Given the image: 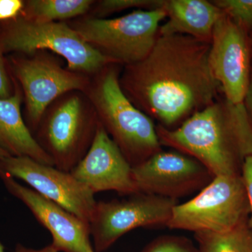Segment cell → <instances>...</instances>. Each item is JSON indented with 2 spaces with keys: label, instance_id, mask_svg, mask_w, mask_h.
Masks as SVG:
<instances>
[{
  "label": "cell",
  "instance_id": "obj_15",
  "mask_svg": "<svg viewBox=\"0 0 252 252\" xmlns=\"http://www.w3.org/2000/svg\"><path fill=\"white\" fill-rule=\"evenodd\" d=\"M167 21L160 25L159 36L187 35L211 43L214 28L223 12L206 0H165Z\"/></svg>",
  "mask_w": 252,
  "mask_h": 252
},
{
  "label": "cell",
  "instance_id": "obj_2",
  "mask_svg": "<svg viewBox=\"0 0 252 252\" xmlns=\"http://www.w3.org/2000/svg\"><path fill=\"white\" fill-rule=\"evenodd\" d=\"M161 146L193 158L215 177L240 175L244 159L252 156V121L245 107L223 94L170 130L157 126Z\"/></svg>",
  "mask_w": 252,
  "mask_h": 252
},
{
  "label": "cell",
  "instance_id": "obj_26",
  "mask_svg": "<svg viewBox=\"0 0 252 252\" xmlns=\"http://www.w3.org/2000/svg\"><path fill=\"white\" fill-rule=\"evenodd\" d=\"M245 107L250 114L252 121V91L249 93L245 102Z\"/></svg>",
  "mask_w": 252,
  "mask_h": 252
},
{
  "label": "cell",
  "instance_id": "obj_27",
  "mask_svg": "<svg viewBox=\"0 0 252 252\" xmlns=\"http://www.w3.org/2000/svg\"><path fill=\"white\" fill-rule=\"evenodd\" d=\"M9 154L6 151H4V149L0 147V160H1V159L4 158L5 157H9Z\"/></svg>",
  "mask_w": 252,
  "mask_h": 252
},
{
  "label": "cell",
  "instance_id": "obj_21",
  "mask_svg": "<svg viewBox=\"0 0 252 252\" xmlns=\"http://www.w3.org/2000/svg\"><path fill=\"white\" fill-rule=\"evenodd\" d=\"M141 252H201L187 237L166 235L150 242Z\"/></svg>",
  "mask_w": 252,
  "mask_h": 252
},
{
  "label": "cell",
  "instance_id": "obj_12",
  "mask_svg": "<svg viewBox=\"0 0 252 252\" xmlns=\"http://www.w3.org/2000/svg\"><path fill=\"white\" fill-rule=\"evenodd\" d=\"M132 175L139 193L175 200L200 191L214 179L200 162L177 151L158 152L132 167Z\"/></svg>",
  "mask_w": 252,
  "mask_h": 252
},
{
  "label": "cell",
  "instance_id": "obj_19",
  "mask_svg": "<svg viewBox=\"0 0 252 252\" xmlns=\"http://www.w3.org/2000/svg\"><path fill=\"white\" fill-rule=\"evenodd\" d=\"M165 0H102L95 1L93 9L94 17L102 18L114 13L128 9L157 10L163 9Z\"/></svg>",
  "mask_w": 252,
  "mask_h": 252
},
{
  "label": "cell",
  "instance_id": "obj_16",
  "mask_svg": "<svg viewBox=\"0 0 252 252\" xmlns=\"http://www.w3.org/2000/svg\"><path fill=\"white\" fill-rule=\"evenodd\" d=\"M21 102L22 93L18 85L12 95L0 98V147L12 157H29L54 166L51 158L38 144L23 120Z\"/></svg>",
  "mask_w": 252,
  "mask_h": 252
},
{
  "label": "cell",
  "instance_id": "obj_1",
  "mask_svg": "<svg viewBox=\"0 0 252 252\" xmlns=\"http://www.w3.org/2000/svg\"><path fill=\"white\" fill-rule=\"evenodd\" d=\"M210 43L158 36L145 59L124 66L119 83L137 109L167 129L179 127L222 94L209 63Z\"/></svg>",
  "mask_w": 252,
  "mask_h": 252
},
{
  "label": "cell",
  "instance_id": "obj_22",
  "mask_svg": "<svg viewBox=\"0 0 252 252\" xmlns=\"http://www.w3.org/2000/svg\"><path fill=\"white\" fill-rule=\"evenodd\" d=\"M24 7L22 0H0V22H6L18 18Z\"/></svg>",
  "mask_w": 252,
  "mask_h": 252
},
{
  "label": "cell",
  "instance_id": "obj_23",
  "mask_svg": "<svg viewBox=\"0 0 252 252\" xmlns=\"http://www.w3.org/2000/svg\"><path fill=\"white\" fill-rule=\"evenodd\" d=\"M240 176L248 195L250 214H251L250 223L252 225V156L244 159Z\"/></svg>",
  "mask_w": 252,
  "mask_h": 252
},
{
  "label": "cell",
  "instance_id": "obj_20",
  "mask_svg": "<svg viewBox=\"0 0 252 252\" xmlns=\"http://www.w3.org/2000/svg\"><path fill=\"white\" fill-rule=\"evenodd\" d=\"M212 2L252 35V0H214Z\"/></svg>",
  "mask_w": 252,
  "mask_h": 252
},
{
  "label": "cell",
  "instance_id": "obj_4",
  "mask_svg": "<svg viewBox=\"0 0 252 252\" xmlns=\"http://www.w3.org/2000/svg\"><path fill=\"white\" fill-rule=\"evenodd\" d=\"M98 124L97 114L85 93L70 91L46 109L34 138L55 167L71 172L90 149Z\"/></svg>",
  "mask_w": 252,
  "mask_h": 252
},
{
  "label": "cell",
  "instance_id": "obj_9",
  "mask_svg": "<svg viewBox=\"0 0 252 252\" xmlns=\"http://www.w3.org/2000/svg\"><path fill=\"white\" fill-rule=\"evenodd\" d=\"M177 200L138 193L122 200L97 202L90 222L95 252H104L139 228L166 227Z\"/></svg>",
  "mask_w": 252,
  "mask_h": 252
},
{
  "label": "cell",
  "instance_id": "obj_14",
  "mask_svg": "<svg viewBox=\"0 0 252 252\" xmlns=\"http://www.w3.org/2000/svg\"><path fill=\"white\" fill-rule=\"evenodd\" d=\"M71 173L94 194L108 190L124 195L139 193L132 165L99 122L90 149Z\"/></svg>",
  "mask_w": 252,
  "mask_h": 252
},
{
  "label": "cell",
  "instance_id": "obj_6",
  "mask_svg": "<svg viewBox=\"0 0 252 252\" xmlns=\"http://www.w3.org/2000/svg\"><path fill=\"white\" fill-rule=\"evenodd\" d=\"M1 25L0 47L4 54L32 56L49 50L65 60L68 69L88 76L116 64L86 43L67 23L37 22L19 16Z\"/></svg>",
  "mask_w": 252,
  "mask_h": 252
},
{
  "label": "cell",
  "instance_id": "obj_7",
  "mask_svg": "<svg viewBox=\"0 0 252 252\" xmlns=\"http://www.w3.org/2000/svg\"><path fill=\"white\" fill-rule=\"evenodd\" d=\"M250 205L241 176H220L198 195L172 210L167 228L224 233L250 220Z\"/></svg>",
  "mask_w": 252,
  "mask_h": 252
},
{
  "label": "cell",
  "instance_id": "obj_17",
  "mask_svg": "<svg viewBox=\"0 0 252 252\" xmlns=\"http://www.w3.org/2000/svg\"><path fill=\"white\" fill-rule=\"evenodd\" d=\"M95 1L92 0H28L20 16L37 22L82 17L88 14Z\"/></svg>",
  "mask_w": 252,
  "mask_h": 252
},
{
  "label": "cell",
  "instance_id": "obj_13",
  "mask_svg": "<svg viewBox=\"0 0 252 252\" xmlns=\"http://www.w3.org/2000/svg\"><path fill=\"white\" fill-rule=\"evenodd\" d=\"M5 188L31 210L52 235L51 245L63 252H95L91 242L90 223L0 172Z\"/></svg>",
  "mask_w": 252,
  "mask_h": 252
},
{
  "label": "cell",
  "instance_id": "obj_24",
  "mask_svg": "<svg viewBox=\"0 0 252 252\" xmlns=\"http://www.w3.org/2000/svg\"><path fill=\"white\" fill-rule=\"evenodd\" d=\"M14 89L6 69L4 53L0 47V98H6L12 95Z\"/></svg>",
  "mask_w": 252,
  "mask_h": 252
},
{
  "label": "cell",
  "instance_id": "obj_29",
  "mask_svg": "<svg viewBox=\"0 0 252 252\" xmlns=\"http://www.w3.org/2000/svg\"><path fill=\"white\" fill-rule=\"evenodd\" d=\"M251 39H252V35H251Z\"/></svg>",
  "mask_w": 252,
  "mask_h": 252
},
{
  "label": "cell",
  "instance_id": "obj_18",
  "mask_svg": "<svg viewBox=\"0 0 252 252\" xmlns=\"http://www.w3.org/2000/svg\"><path fill=\"white\" fill-rule=\"evenodd\" d=\"M194 238L201 252H252V225L250 220L224 233L200 232Z\"/></svg>",
  "mask_w": 252,
  "mask_h": 252
},
{
  "label": "cell",
  "instance_id": "obj_5",
  "mask_svg": "<svg viewBox=\"0 0 252 252\" xmlns=\"http://www.w3.org/2000/svg\"><path fill=\"white\" fill-rule=\"evenodd\" d=\"M165 9H135L121 17H81L69 25L86 43L119 65L142 61L159 36Z\"/></svg>",
  "mask_w": 252,
  "mask_h": 252
},
{
  "label": "cell",
  "instance_id": "obj_8",
  "mask_svg": "<svg viewBox=\"0 0 252 252\" xmlns=\"http://www.w3.org/2000/svg\"><path fill=\"white\" fill-rule=\"evenodd\" d=\"M28 56L11 58V67L22 88L28 127L32 133L50 104L70 91L85 93L91 79L63 67L49 55L37 52Z\"/></svg>",
  "mask_w": 252,
  "mask_h": 252
},
{
  "label": "cell",
  "instance_id": "obj_28",
  "mask_svg": "<svg viewBox=\"0 0 252 252\" xmlns=\"http://www.w3.org/2000/svg\"><path fill=\"white\" fill-rule=\"evenodd\" d=\"M0 252H4V247L1 243H0Z\"/></svg>",
  "mask_w": 252,
  "mask_h": 252
},
{
  "label": "cell",
  "instance_id": "obj_11",
  "mask_svg": "<svg viewBox=\"0 0 252 252\" xmlns=\"http://www.w3.org/2000/svg\"><path fill=\"white\" fill-rule=\"evenodd\" d=\"M0 172L23 180L42 196L90 223L97 205L94 194L71 172L29 157L12 156L0 160Z\"/></svg>",
  "mask_w": 252,
  "mask_h": 252
},
{
  "label": "cell",
  "instance_id": "obj_10",
  "mask_svg": "<svg viewBox=\"0 0 252 252\" xmlns=\"http://www.w3.org/2000/svg\"><path fill=\"white\" fill-rule=\"evenodd\" d=\"M209 63L224 98L245 104L252 72L251 34L223 13L214 28Z\"/></svg>",
  "mask_w": 252,
  "mask_h": 252
},
{
  "label": "cell",
  "instance_id": "obj_25",
  "mask_svg": "<svg viewBox=\"0 0 252 252\" xmlns=\"http://www.w3.org/2000/svg\"><path fill=\"white\" fill-rule=\"evenodd\" d=\"M14 252H59L56 249H55L53 245H50L45 248L39 249L30 248L28 247L24 246V245H21V244H18L15 248Z\"/></svg>",
  "mask_w": 252,
  "mask_h": 252
},
{
  "label": "cell",
  "instance_id": "obj_3",
  "mask_svg": "<svg viewBox=\"0 0 252 252\" xmlns=\"http://www.w3.org/2000/svg\"><path fill=\"white\" fill-rule=\"evenodd\" d=\"M119 64L94 74L85 94L99 122L132 167L162 150L153 119L137 108L124 94Z\"/></svg>",
  "mask_w": 252,
  "mask_h": 252
}]
</instances>
